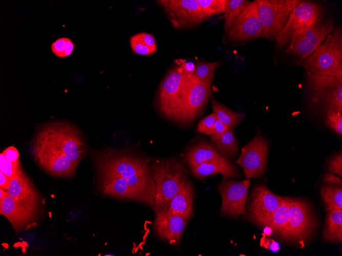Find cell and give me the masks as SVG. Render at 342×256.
I'll use <instances>...</instances> for the list:
<instances>
[{"label": "cell", "mask_w": 342, "mask_h": 256, "mask_svg": "<svg viewBox=\"0 0 342 256\" xmlns=\"http://www.w3.org/2000/svg\"><path fill=\"white\" fill-rule=\"evenodd\" d=\"M85 152L79 132L73 126L61 122L41 126L31 144L35 160L46 172L55 176H72Z\"/></svg>", "instance_id": "obj_1"}, {"label": "cell", "mask_w": 342, "mask_h": 256, "mask_svg": "<svg viewBox=\"0 0 342 256\" xmlns=\"http://www.w3.org/2000/svg\"><path fill=\"white\" fill-rule=\"evenodd\" d=\"M100 177L122 178L133 188L142 194L148 204H154V183L152 165L147 159L115 152H101L96 157Z\"/></svg>", "instance_id": "obj_2"}, {"label": "cell", "mask_w": 342, "mask_h": 256, "mask_svg": "<svg viewBox=\"0 0 342 256\" xmlns=\"http://www.w3.org/2000/svg\"><path fill=\"white\" fill-rule=\"evenodd\" d=\"M155 212L167 211L170 201L189 180L184 165L175 159H156L152 164Z\"/></svg>", "instance_id": "obj_3"}, {"label": "cell", "mask_w": 342, "mask_h": 256, "mask_svg": "<svg viewBox=\"0 0 342 256\" xmlns=\"http://www.w3.org/2000/svg\"><path fill=\"white\" fill-rule=\"evenodd\" d=\"M306 74L342 75V31L334 27L325 40L302 63Z\"/></svg>", "instance_id": "obj_4"}, {"label": "cell", "mask_w": 342, "mask_h": 256, "mask_svg": "<svg viewBox=\"0 0 342 256\" xmlns=\"http://www.w3.org/2000/svg\"><path fill=\"white\" fill-rule=\"evenodd\" d=\"M210 95L211 89L206 85L193 74H186L168 117L182 123L191 122Z\"/></svg>", "instance_id": "obj_5"}, {"label": "cell", "mask_w": 342, "mask_h": 256, "mask_svg": "<svg viewBox=\"0 0 342 256\" xmlns=\"http://www.w3.org/2000/svg\"><path fill=\"white\" fill-rule=\"evenodd\" d=\"M262 26L255 1L232 11L224 25L225 38L232 43H242L261 37Z\"/></svg>", "instance_id": "obj_6"}, {"label": "cell", "mask_w": 342, "mask_h": 256, "mask_svg": "<svg viewBox=\"0 0 342 256\" xmlns=\"http://www.w3.org/2000/svg\"><path fill=\"white\" fill-rule=\"evenodd\" d=\"M262 24L261 37L275 40L292 10L302 0H255Z\"/></svg>", "instance_id": "obj_7"}, {"label": "cell", "mask_w": 342, "mask_h": 256, "mask_svg": "<svg viewBox=\"0 0 342 256\" xmlns=\"http://www.w3.org/2000/svg\"><path fill=\"white\" fill-rule=\"evenodd\" d=\"M324 11L323 7L318 3L302 1L292 10L286 25L277 36L276 46L283 48L293 36L320 20Z\"/></svg>", "instance_id": "obj_8"}, {"label": "cell", "mask_w": 342, "mask_h": 256, "mask_svg": "<svg viewBox=\"0 0 342 256\" xmlns=\"http://www.w3.org/2000/svg\"><path fill=\"white\" fill-rule=\"evenodd\" d=\"M334 28L333 21L319 20L313 26L293 36L285 52L297 59L298 64L309 57L325 40Z\"/></svg>", "instance_id": "obj_9"}, {"label": "cell", "mask_w": 342, "mask_h": 256, "mask_svg": "<svg viewBox=\"0 0 342 256\" xmlns=\"http://www.w3.org/2000/svg\"><path fill=\"white\" fill-rule=\"evenodd\" d=\"M315 226L310 205L301 199L290 198L288 223L281 237L292 242L307 240Z\"/></svg>", "instance_id": "obj_10"}, {"label": "cell", "mask_w": 342, "mask_h": 256, "mask_svg": "<svg viewBox=\"0 0 342 256\" xmlns=\"http://www.w3.org/2000/svg\"><path fill=\"white\" fill-rule=\"evenodd\" d=\"M268 144L260 133L241 150L239 158L234 161L243 170L246 178L259 177L264 171L267 161Z\"/></svg>", "instance_id": "obj_11"}, {"label": "cell", "mask_w": 342, "mask_h": 256, "mask_svg": "<svg viewBox=\"0 0 342 256\" xmlns=\"http://www.w3.org/2000/svg\"><path fill=\"white\" fill-rule=\"evenodd\" d=\"M250 180L242 181L228 179L222 181L219 187L222 198L220 214L230 217H237L247 214L246 202Z\"/></svg>", "instance_id": "obj_12"}, {"label": "cell", "mask_w": 342, "mask_h": 256, "mask_svg": "<svg viewBox=\"0 0 342 256\" xmlns=\"http://www.w3.org/2000/svg\"><path fill=\"white\" fill-rule=\"evenodd\" d=\"M284 198L273 193L265 185L255 186L247 206L249 220L261 226L280 205Z\"/></svg>", "instance_id": "obj_13"}, {"label": "cell", "mask_w": 342, "mask_h": 256, "mask_svg": "<svg viewBox=\"0 0 342 256\" xmlns=\"http://www.w3.org/2000/svg\"><path fill=\"white\" fill-rule=\"evenodd\" d=\"M175 28L196 26L205 19L197 0L159 1Z\"/></svg>", "instance_id": "obj_14"}, {"label": "cell", "mask_w": 342, "mask_h": 256, "mask_svg": "<svg viewBox=\"0 0 342 256\" xmlns=\"http://www.w3.org/2000/svg\"><path fill=\"white\" fill-rule=\"evenodd\" d=\"M154 230L161 239L171 244H178L188 221L168 210L155 213Z\"/></svg>", "instance_id": "obj_15"}, {"label": "cell", "mask_w": 342, "mask_h": 256, "mask_svg": "<svg viewBox=\"0 0 342 256\" xmlns=\"http://www.w3.org/2000/svg\"><path fill=\"white\" fill-rule=\"evenodd\" d=\"M7 192L19 204L35 211L39 210V195L23 170L10 179Z\"/></svg>", "instance_id": "obj_16"}, {"label": "cell", "mask_w": 342, "mask_h": 256, "mask_svg": "<svg viewBox=\"0 0 342 256\" xmlns=\"http://www.w3.org/2000/svg\"><path fill=\"white\" fill-rule=\"evenodd\" d=\"M37 212L17 202L8 193L0 202V213L6 217L16 231L26 230L33 224Z\"/></svg>", "instance_id": "obj_17"}, {"label": "cell", "mask_w": 342, "mask_h": 256, "mask_svg": "<svg viewBox=\"0 0 342 256\" xmlns=\"http://www.w3.org/2000/svg\"><path fill=\"white\" fill-rule=\"evenodd\" d=\"M186 75L180 67L172 69L161 84L158 95L159 106L167 117L178 97Z\"/></svg>", "instance_id": "obj_18"}, {"label": "cell", "mask_w": 342, "mask_h": 256, "mask_svg": "<svg viewBox=\"0 0 342 256\" xmlns=\"http://www.w3.org/2000/svg\"><path fill=\"white\" fill-rule=\"evenodd\" d=\"M340 84H342V75L306 74L307 92L312 103L319 104L327 92Z\"/></svg>", "instance_id": "obj_19"}, {"label": "cell", "mask_w": 342, "mask_h": 256, "mask_svg": "<svg viewBox=\"0 0 342 256\" xmlns=\"http://www.w3.org/2000/svg\"><path fill=\"white\" fill-rule=\"evenodd\" d=\"M192 174L197 178L202 179L208 175L221 174L222 181L228 178H238L240 174L238 168L225 158L204 162L197 166L189 168Z\"/></svg>", "instance_id": "obj_20"}, {"label": "cell", "mask_w": 342, "mask_h": 256, "mask_svg": "<svg viewBox=\"0 0 342 256\" xmlns=\"http://www.w3.org/2000/svg\"><path fill=\"white\" fill-rule=\"evenodd\" d=\"M101 190L104 194L116 198L138 200L148 204L145 197L131 187L126 180L118 177H100Z\"/></svg>", "instance_id": "obj_21"}, {"label": "cell", "mask_w": 342, "mask_h": 256, "mask_svg": "<svg viewBox=\"0 0 342 256\" xmlns=\"http://www.w3.org/2000/svg\"><path fill=\"white\" fill-rule=\"evenodd\" d=\"M194 189L188 180L171 199L167 210L188 221L194 214Z\"/></svg>", "instance_id": "obj_22"}, {"label": "cell", "mask_w": 342, "mask_h": 256, "mask_svg": "<svg viewBox=\"0 0 342 256\" xmlns=\"http://www.w3.org/2000/svg\"><path fill=\"white\" fill-rule=\"evenodd\" d=\"M211 145L225 159H232L238 151V145L233 128H229L220 135H210Z\"/></svg>", "instance_id": "obj_23"}, {"label": "cell", "mask_w": 342, "mask_h": 256, "mask_svg": "<svg viewBox=\"0 0 342 256\" xmlns=\"http://www.w3.org/2000/svg\"><path fill=\"white\" fill-rule=\"evenodd\" d=\"M224 158L214 149L211 144L202 143L195 145L186 153L185 160L191 168L205 162Z\"/></svg>", "instance_id": "obj_24"}, {"label": "cell", "mask_w": 342, "mask_h": 256, "mask_svg": "<svg viewBox=\"0 0 342 256\" xmlns=\"http://www.w3.org/2000/svg\"><path fill=\"white\" fill-rule=\"evenodd\" d=\"M290 205V198L285 197L283 202L261 226L270 228L281 236L289 220Z\"/></svg>", "instance_id": "obj_25"}, {"label": "cell", "mask_w": 342, "mask_h": 256, "mask_svg": "<svg viewBox=\"0 0 342 256\" xmlns=\"http://www.w3.org/2000/svg\"><path fill=\"white\" fill-rule=\"evenodd\" d=\"M324 238L330 242L342 241V210L328 211L325 219Z\"/></svg>", "instance_id": "obj_26"}, {"label": "cell", "mask_w": 342, "mask_h": 256, "mask_svg": "<svg viewBox=\"0 0 342 256\" xmlns=\"http://www.w3.org/2000/svg\"><path fill=\"white\" fill-rule=\"evenodd\" d=\"M211 105L213 112L217 119L228 128H233L245 118L244 113L232 110L219 102L213 97L211 98Z\"/></svg>", "instance_id": "obj_27"}, {"label": "cell", "mask_w": 342, "mask_h": 256, "mask_svg": "<svg viewBox=\"0 0 342 256\" xmlns=\"http://www.w3.org/2000/svg\"><path fill=\"white\" fill-rule=\"evenodd\" d=\"M320 194L325 204L327 211L342 210L341 185L322 186L320 189Z\"/></svg>", "instance_id": "obj_28"}, {"label": "cell", "mask_w": 342, "mask_h": 256, "mask_svg": "<svg viewBox=\"0 0 342 256\" xmlns=\"http://www.w3.org/2000/svg\"><path fill=\"white\" fill-rule=\"evenodd\" d=\"M221 65L220 61L214 62H198L195 66L193 75L211 89L215 70Z\"/></svg>", "instance_id": "obj_29"}, {"label": "cell", "mask_w": 342, "mask_h": 256, "mask_svg": "<svg viewBox=\"0 0 342 256\" xmlns=\"http://www.w3.org/2000/svg\"><path fill=\"white\" fill-rule=\"evenodd\" d=\"M205 19L220 14H224L227 0H197Z\"/></svg>", "instance_id": "obj_30"}, {"label": "cell", "mask_w": 342, "mask_h": 256, "mask_svg": "<svg viewBox=\"0 0 342 256\" xmlns=\"http://www.w3.org/2000/svg\"><path fill=\"white\" fill-rule=\"evenodd\" d=\"M319 104L325 108L342 112V84L330 90L323 97Z\"/></svg>", "instance_id": "obj_31"}, {"label": "cell", "mask_w": 342, "mask_h": 256, "mask_svg": "<svg viewBox=\"0 0 342 256\" xmlns=\"http://www.w3.org/2000/svg\"><path fill=\"white\" fill-rule=\"evenodd\" d=\"M325 124L337 134L342 135V112L337 110L324 109Z\"/></svg>", "instance_id": "obj_32"}, {"label": "cell", "mask_w": 342, "mask_h": 256, "mask_svg": "<svg viewBox=\"0 0 342 256\" xmlns=\"http://www.w3.org/2000/svg\"><path fill=\"white\" fill-rule=\"evenodd\" d=\"M74 46V44L70 38L61 37L51 44V50L55 56L64 58L72 54Z\"/></svg>", "instance_id": "obj_33"}, {"label": "cell", "mask_w": 342, "mask_h": 256, "mask_svg": "<svg viewBox=\"0 0 342 256\" xmlns=\"http://www.w3.org/2000/svg\"><path fill=\"white\" fill-rule=\"evenodd\" d=\"M23 170L20 167V162H13L8 160L2 153L0 154V171L3 172L9 179L16 176Z\"/></svg>", "instance_id": "obj_34"}, {"label": "cell", "mask_w": 342, "mask_h": 256, "mask_svg": "<svg viewBox=\"0 0 342 256\" xmlns=\"http://www.w3.org/2000/svg\"><path fill=\"white\" fill-rule=\"evenodd\" d=\"M216 119V116L213 112L202 119L197 125V132L209 135Z\"/></svg>", "instance_id": "obj_35"}, {"label": "cell", "mask_w": 342, "mask_h": 256, "mask_svg": "<svg viewBox=\"0 0 342 256\" xmlns=\"http://www.w3.org/2000/svg\"><path fill=\"white\" fill-rule=\"evenodd\" d=\"M130 43L134 52L137 54L148 55L154 53L157 50L135 39L133 36L130 38Z\"/></svg>", "instance_id": "obj_36"}, {"label": "cell", "mask_w": 342, "mask_h": 256, "mask_svg": "<svg viewBox=\"0 0 342 256\" xmlns=\"http://www.w3.org/2000/svg\"><path fill=\"white\" fill-rule=\"evenodd\" d=\"M328 170L333 174H335L340 177L342 176V153L336 154L329 161Z\"/></svg>", "instance_id": "obj_37"}, {"label": "cell", "mask_w": 342, "mask_h": 256, "mask_svg": "<svg viewBox=\"0 0 342 256\" xmlns=\"http://www.w3.org/2000/svg\"><path fill=\"white\" fill-rule=\"evenodd\" d=\"M133 37L135 39L143 42L145 45L152 48L157 49L155 39L152 34L141 32L133 35Z\"/></svg>", "instance_id": "obj_38"}, {"label": "cell", "mask_w": 342, "mask_h": 256, "mask_svg": "<svg viewBox=\"0 0 342 256\" xmlns=\"http://www.w3.org/2000/svg\"><path fill=\"white\" fill-rule=\"evenodd\" d=\"M2 154L9 161L13 162H19V153L17 150L13 146H10L6 149Z\"/></svg>", "instance_id": "obj_39"}, {"label": "cell", "mask_w": 342, "mask_h": 256, "mask_svg": "<svg viewBox=\"0 0 342 256\" xmlns=\"http://www.w3.org/2000/svg\"><path fill=\"white\" fill-rule=\"evenodd\" d=\"M228 128H229L227 126L217 119L209 135H220L225 132Z\"/></svg>", "instance_id": "obj_40"}, {"label": "cell", "mask_w": 342, "mask_h": 256, "mask_svg": "<svg viewBox=\"0 0 342 256\" xmlns=\"http://www.w3.org/2000/svg\"><path fill=\"white\" fill-rule=\"evenodd\" d=\"M263 246L264 248L270 249L273 252H276L280 249L279 245L276 242L266 237L264 238Z\"/></svg>", "instance_id": "obj_41"}, {"label": "cell", "mask_w": 342, "mask_h": 256, "mask_svg": "<svg viewBox=\"0 0 342 256\" xmlns=\"http://www.w3.org/2000/svg\"><path fill=\"white\" fill-rule=\"evenodd\" d=\"M323 180L329 183L341 185V179L332 173H326L323 177Z\"/></svg>", "instance_id": "obj_42"}, {"label": "cell", "mask_w": 342, "mask_h": 256, "mask_svg": "<svg viewBox=\"0 0 342 256\" xmlns=\"http://www.w3.org/2000/svg\"><path fill=\"white\" fill-rule=\"evenodd\" d=\"M10 179L3 172L0 171V188L7 191L9 186Z\"/></svg>", "instance_id": "obj_43"}, {"label": "cell", "mask_w": 342, "mask_h": 256, "mask_svg": "<svg viewBox=\"0 0 342 256\" xmlns=\"http://www.w3.org/2000/svg\"><path fill=\"white\" fill-rule=\"evenodd\" d=\"M7 194V192L6 191L0 188V202L4 199Z\"/></svg>", "instance_id": "obj_44"}]
</instances>
